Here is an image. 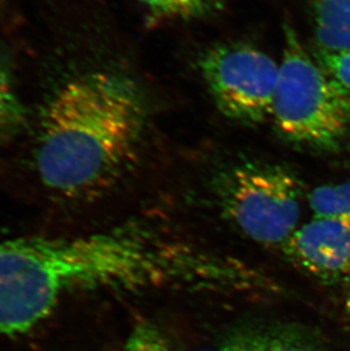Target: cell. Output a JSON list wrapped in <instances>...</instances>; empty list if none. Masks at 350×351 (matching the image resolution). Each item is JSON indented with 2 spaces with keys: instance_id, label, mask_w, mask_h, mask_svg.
Returning a JSON list of instances; mask_svg holds the SVG:
<instances>
[{
  "instance_id": "obj_1",
  "label": "cell",
  "mask_w": 350,
  "mask_h": 351,
  "mask_svg": "<svg viewBox=\"0 0 350 351\" xmlns=\"http://www.w3.org/2000/svg\"><path fill=\"white\" fill-rule=\"evenodd\" d=\"M185 265L176 237L152 226L1 240L0 338L34 328L76 292L175 288Z\"/></svg>"
},
{
  "instance_id": "obj_2",
  "label": "cell",
  "mask_w": 350,
  "mask_h": 351,
  "mask_svg": "<svg viewBox=\"0 0 350 351\" xmlns=\"http://www.w3.org/2000/svg\"><path fill=\"white\" fill-rule=\"evenodd\" d=\"M40 117L31 162L36 181L51 198L84 202L126 174L141 139L145 106L128 77L84 71L57 86Z\"/></svg>"
},
{
  "instance_id": "obj_3",
  "label": "cell",
  "mask_w": 350,
  "mask_h": 351,
  "mask_svg": "<svg viewBox=\"0 0 350 351\" xmlns=\"http://www.w3.org/2000/svg\"><path fill=\"white\" fill-rule=\"evenodd\" d=\"M283 31L272 110L277 130L294 146L336 149L350 128V93L312 60L289 24Z\"/></svg>"
},
{
  "instance_id": "obj_4",
  "label": "cell",
  "mask_w": 350,
  "mask_h": 351,
  "mask_svg": "<svg viewBox=\"0 0 350 351\" xmlns=\"http://www.w3.org/2000/svg\"><path fill=\"white\" fill-rule=\"evenodd\" d=\"M301 190L292 173L263 162L232 166L214 181L222 214L258 245L281 250L299 228Z\"/></svg>"
},
{
  "instance_id": "obj_5",
  "label": "cell",
  "mask_w": 350,
  "mask_h": 351,
  "mask_svg": "<svg viewBox=\"0 0 350 351\" xmlns=\"http://www.w3.org/2000/svg\"><path fill=\"white\" fill-rule=\"evenodd\" d=\"M200 71L211 98L229 119L256 124L272 117L280 64L244 43L209 49Z\"/></svg>"
},
{
  "instance_id": "obj_6",
  "label": "cell",
  "mask_w": 350,
  "mask_h": 351,
  "mask_svg": "<svg viewBox=\"0 0 350 351\" xmlns=\"http://www.w3.org/2000/svg\"><path fill=\"white\" fill-rule=\"evenodd\" d=\"M282 252L320 281H346L350 274V221L313 216L298 228Z\"/></svg>"
},
{
  "instance_id": "obj_7",
  "label": "cell",
  "mask_w": 350,
  "mask_h": 351,
  "mask_svg": "<svg viewBox=\"0 0 350 351\" xmlns=\"http://www.w3.org/2000/svg\"><path fill=\"white\" fill-rule=\"evenodd\" d=\"M313 14L320 49L350 51V0H313Z\"/></svg>"
},
{
  "instance_id": "obj_8",
  "label": "cell",
  "mask_w": 350,
  "mask_h": 351,
  "mask_svg": "<svg viewBox=\"0 0 350 351\" xmlns=\"http://www.w3.org/2000/svg\"><path fill=\"white\" fill-rule=\"evenodd\" d=\"M27 110L17 89L13 66L0 50V148L21 132Z\"/></svg>"
},
{
  "instance_id": "obj_9",
  "label": "cell",
  "mask_w": 350,
  "mask_h": 351,
  "mask_svg": "<svg viewBox=\"0 0 350 351\" xmlns=\"http://www.w3.org/2000/svg\"><path fill=\"white\" fill-rule=\"evenodd\" d=\"M314 216H331L350 221V182L318 186L308 195Z\"/></svg>"
},
{
  "instance_id": "obj_10",
  "label": "cell",
  "mask_w": 350,
  "mask_h": 351,
  "mask_svg": "<svg viewBox=\"0 0 350 351\" xmlns=\"http://www.w3.org/2000/svg\"><path fill=\"white\" fill-rule=\"evenodd\" d=\"M159 19H199L218 10V0H139Z\"/></svg>"
},
{
  "instance_id": "obj_11",
  "label": "cell",
  "mask_w": 350,
  "mask_h": 351,
  "mask_svg": "<svg viewBox=\"0 0 350 351\" xmlns=\"http://www.w3.org/2000/svg\"><path fill=\"white\" fill-rule=\"evenodd\" d=\"M121 351H170V348L159 328L143 323L133 330Z\"/></svg>"
},
{
  "instance_id": "obj_12",
  "label": "cell",
  "mask_w": 350,
  "mask_h": 351,
  "mask_svg": "<svg viewBox=\"0 0 350 351\" xmlns=\"http://www.w3.org/2000/svg\"><path fill=\"white\" fill-rule=\"evenodd\" d=\"M316 62L350 93V51L331 53L318 48Z\"/></svg>"
},
{
  "instance_id": "obj_13",
  "label": "cell",
  "mask_w": 350,
  "mask_h": 351,
  "mask_svg": "<svg viewBox=\"0 0 350 351\" xmlns=\"http://www.w3.org/2000/svg\"><path fill=\"white\" fill-rule=\"evenodd\" d=\"M230 351H304L283 339L261 338L242 345L230 346Z\"/></svg>"
},
{
  "instance_id": "obj_14",
  "label": "cell",
  "mask_w": 350,
  "mask_h": 351,
  "mask_svg": "<svg viewBox=\"0 0 350 351\" xmlns=\"http://www.w3.org/2000/svg\"><path fill=\"white\" fill-rule=\"evenodd\" d=\"M346 285H347V289H346V309H347L350 317V274L346 278Z\"/></svg>"
},
{
  "instance_id": "obj_15",
  "label": "cell",
  "mask_w": 350,
  "mask_h": 351,
  "mask_svg": "<svg viewBox=\"0 0 350 351\" xmlns=\"http://www.w3.org/2000/svg\"><path fill=\"white\" fill-rule=\"evenodd\" d=\"M202 351H230V347H225V348L214 349V350H202Z\"/></svg>"
}]
</instances>
